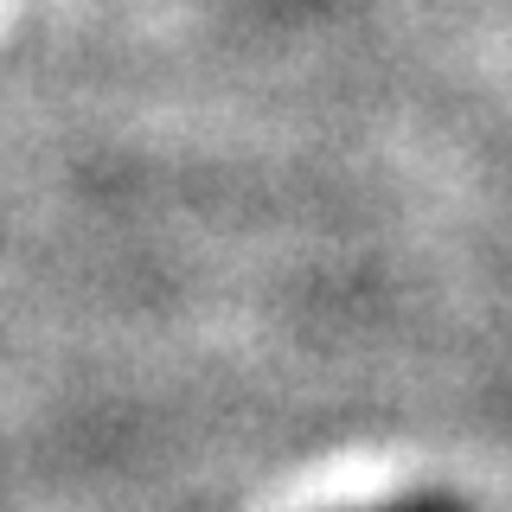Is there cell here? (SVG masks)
I'll return each mask as SVG.
<instances>
[{
  "label": "cell",
  "instance_id": "1",
  "mask_svg": "<svg viewBox=\"0 0 512 512\" xmlns=\"http://www.w3.org/2000/svg\"><path fill=\"white\" fill-rule=\"evenodd\" d=\"M372 512H468V506L442 500V493H410V500H391V506H372Z\"/></svg>",
  "mask_w": 512,
  "mask_h": 512
}]
</instances>
